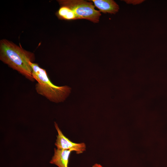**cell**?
<instances>
[{"mask_svg": "<svg viewBox=\"0 0 167 167\" xmlns=\"http://www.w3.org/2000/svg\"><path fill=\"white\" fill-rule=\"evenodd\" d=\"M92 167H103L100 164L96 163L93 165Z\"/></svg>", "mask_w": 167, "mask_h": 167, "instance_id": "8", "label": "cell"}, {"mask_svg": "<svg viewBox=\"0 0 167 167\" xmlns=\"http://www.w3.org/2000/svg\"><path fill=\"white\" fill-rule=\"evenodd\" d=\"M59 4L71 8L76 15L78 19H85L94 23L98 22L101 15L99 11L95 10L91 1L83 0H59Z\"/></svg>", "mask_w": 167, "mask_h": 167, "instance_id": "3", "label": "cell"}, {"mask_svg": "<svg viewBox=\"0 0 167 167\" xmlns=\"http://www.w3.org/2000/svg\"><path fill=\"white\" fill-rule=\"evenodd\" d=\"M72 150L54 149V154L49 163L58 167H68L69 158Z\"/></svg>", "mask_w": 167, "mask_h": 167, "instance_id": "5", "label": "cell"}, {"mask_svg": "<svg viewBox=\"0 0 167 167\" xmlns=\"http://www.w3.org/2000/svg\"><path fill=\"white\" fill-rule=\"evenodd\" d=\"M54 126L58 132L55 143L57 149L72 150L75 151L77 154L82 153L85 151L86 146L84 143H76L72 142L63 135L55 122H54Z\"/></svg>", "mask_w": 167, "mask_h": 167, "instance_id": "4", "label": "cell"}, {"mask_svg": "<svg viewBox=\"0 0 167 167\" xmlns=\"http://www.w3.org/2000/svg\"><path fill=\"white\" fill-rule=\"evenodd\" d=\"M32 69V75L37 82L35 85L37 92L50 101L58 103L63 102L69 96L71 88L65 85L58 86L50 80L46 70L36 63L29 62Z\"/></svg>", "mask_w": 167, "mask_h": 167, "instance_id": "2", "label": "cell"}, {"mask_svg": "<svg viewBox=\"0 0 167 167\" xmlns=\"http://www.w3.org/2000/svg\"><path fill=\"white\" fill-rule=\"evenodd\" d=\"M95 6L99 11L104 13L115 14L118 12L119 7L117 3L112 0H92Z\"/></svg>", "mask_w": 167, "mask_h": 167, "instance_id": "6", "label": "cell"}, {"mask_svg": "<svg viewBox=\"0 0 167 167\" xmlns=\"http://www.w3.org/2000/svg\"><path fill=\"white\" fill-rule=\"evenodd\" d=\"M58 18L61 19L73 20L78 19L74 12L69 7L62 6L56 13Z\"/></svg>", "mask_w": 167, "mask_h": 167, "instance_id": "7", "label": "cell"}, {"mask_svg": "<svg viewBox=\"0 0 167 167\" xmlns=\"http://www.w3.org/2000/svg\"><path fill=\"white\" fill-rule=\"evenodd\" d=\"M0 59L26 78L34 81L32 69L29 64V62H33L35 60L33 53L24 49L21 46L2 39L0 43Z\"/></svg>", "mask_w": 167, "mask_h": 167, "instance_id": "1", "label": "cell"}]
</instances>
